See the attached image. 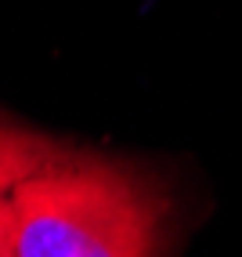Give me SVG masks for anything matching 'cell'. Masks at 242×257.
<instances>
[{
  "instance_id": "cell-1",
  "label": "cell",
  "mask_w": 242,
  "mask_h": 257,
  "mask_svg": "<svg viewBox=\"0 0 242 257\" xmlns=\"http://www.w3.org/2000/svg\"><path fill=\"white\" fill-rule=\"evenodd\" d=\"M19 257H163L170 199L141 170L62 149L8 199Z\"/></svg>"
},
{
  "instance_id": "cell-2",
  "label": "cell",
  "mask_w": 242,
  "mask_h": 257,
  "mask_svg": "<svg viewBox=\"0 0 242 257\" xmlns=\"http://www.w3.org/2000/svg\"><path fill=\"white\" fill-rule=\"evenodd\" d=\"M62 149L65 145H58L55 138H44L0 116V214L8 210V199L19 188V181H26L47 160H55Z\"/></svg>"
},
{
  "instance_id": "cell-3",
  "label": "cell",
  "mask_w": 242,
  "mask_h": 257,
  "mask_svg": "<svg viewBox=\"0 0 242 257\" xmlns=\"http://www.w3.org/2000/svg\"><path fill=\"white\" fill-rule=\"evenodd\" d=\"M0 257H19L11 246V228H8V210L0 214Z\"/></svg>"
}]
</instances>
